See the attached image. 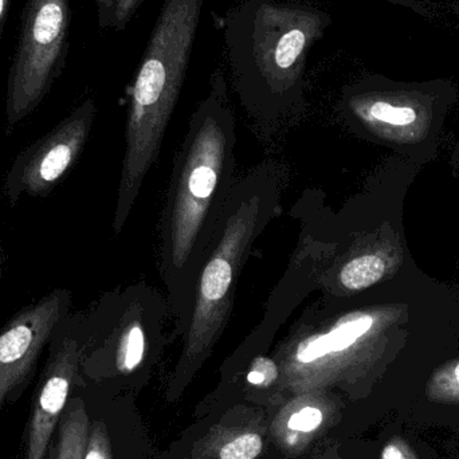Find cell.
Listing matches in <instances>:
<instances>
[{
    "instance_id": "obj_1",
    "label": "cell",
    "mask_w": 459,
    "mask_h": 459,
    "mask_svg": "<svg viewBox=\"0 0 459 459\" xmlns=\"http://www.w3.org/2000/svg\"><path fill=\"white\" fill-rule=\"evenodd\" d=\"M235 123L228 81L217 69L175 156L159 225L158 270L174 337L185 336L199 269L238 180Z\"/></svg>"
},
{
    "instance_id": "obj_2",
    "label": "cell",
    "mask_w": 459,
    "mask_h": 459,
    "mask_svg": "<svg viewBox=\"0 0 459 459\" xmlns=\"http://www.w3.org/2000/svg\"><path fill=\"white\" fill-rule=\"evenodd\" d=\"M329 24L320 8L277 0H243L228 13L232 85L266 142L304 115L307 56Z\"/></svg>"
},
{
    "instance_id": "obj_3",
    "label": "cell",
    "mask_w": 459,
    "mask_h": 459,
    "mask_svg": "<svg viewBox=\"0 0 459 459\" xmlns=\"http://www.w3.org/2000/svg\"><path fill=\"white\" fill-rule=\"evenodd\" d=\"M204 0H166L134 75L112 230L121 234L158 160L190 65Z\"/></svg>"
},
{
    "instance_id": "obj_4",
    "label": "cell",
    "mask_w": 459,
    "mask_h": 459,
    "mask_svg": "<svg viewBox=\"0 0 459 459\" xmlns=\"http://www.w3.org/2000/svg\"><path fill=\"white\" fill-rule=\"evenodd\" d=\"M283 178L280 164L264 160L235 183L196 277L179 374L198 368L228 326L243 267L258 238L280 215Z\"/></svg>"
},
{
    "instance_id": "obj_5",
    "label": "cell",
    "mask_w": 459,
    "mask_h": 459,
    "mask_svg": "<svg viewBox=\"0 0 459 459\" xmlns=\"http://www.w3.org/2000/svg\"><path fill=\"white\" fill-rule=\"evenodd\" d=\"M70 0H27L8 72L5 123L10 134L48 96L66 65Z\"/></svg>"
},
{
    "instance_id": "obj_6",
    "label": "cell",
    "mask_w": 459,
    "mask_h": 459,
    "mask_svg": "<svg viewBox=\"0 0 459 459\" xmlns=\"http://www.w3.org/2000/svg\"><path fill=\"white\" fill-rule=\"evenodd\" d=\"M86 312H67L48 340V358L35 394L27 426L23 459H45L51 437L66 409L70 388L80 371L85 351Z\"/></svg>"
},
{
    "instance_id": "obj_7",
    "label": "cell",
    "mask_w": 459,
    "mask_h": 459,
    "mask_svg": "<svg viewBox=\"0 0 459 459\" xmlns=\"http://www.w3.org/2000/svg\"><path fill=\"white\" fill-rule=\"evenodd\" d=\"M97 108L93 99L83 101L53 131L22 151L3 185V195L15 204L22 196H48L74 166L91 136Z\"/></svg>"
},
{
    "instance_id": "obj_8",
    "label": "cell",
    "mask_w": 459,
    "mask_h": 459,
    "mask_svg": "<svg viewBox=\"0 0 459 459\" xmlns=\"http://www.w3.org/2000/svg\"><path fill=\"white\" fill-rule=\"evenodd\" d=\"M72 307V291L54 289L19 310L0 329V411L23 393L53 329Z\"/></svg>"
},
{
    "instance_id": "obj_9",
    "label": "cell",
    "mask_w": 459,
    "mask_h": 459,
    "mask_svg": "<svg viewBox=\"0 0 459 459\" xmlns=\"http://www.w3.org/2000/svg\"><path fill=\"white\" fill-rule=\"evenodd\" d=\"M342 109L348 120L390 142H418L430 126L426 105L417 97L393 91L351 89L342 100Z\"/></svg>"
},
{
    "instance_id": "obj_10",
    "label": "cell",
    "mask_w": 459,
    "mask_h": 459,
    "mask_svg": "<svg viewBox=\"0 0 459 459\" xmlns=\"http://www.w3.org/2000/svg\"><path fill=\"white\" fill-rule=\"evenodd\" d=\"M394 267L387 251L375 245L355 246L342 255L336 251L318 280V291L331 301L347 299L382 282Z\"/></svg>"
},
{
    "instance_id": "obj_11",
    "label": "cell",
    "mask_w": 459,
    "mask_h": 459,
    "mask_svg": "<svg viewBox=\"0 0 459 459\" xmlns=\"http://www.w3.org/2000/svg\"><path fill=\"white\" fill-rule=\"evenodd\" d=\"M89 417L85 404L81 399H74L67 406L58 425L54 459H83L89 437Z\"/></svg>"
},
{
    "instance_id": "obj_12",
    "label": "cell",
    "mask_w": 459,
    "mask_h": 459,
    "mask_svg": "<svg viewBox=\"0 0 459 459\" xmlns=\"http://www.w3.org/2000/svg\"><path fill=\"white\" fill-rule=\"evenodd\" d=\"M429 393L438 401H459V360L447 363L436 372Z\"/></svg>"
},
{
    "instance_id": "obj_13",
    "label": "cell",
    "mask_w": 459,
    "mask_h": 459,
    "mask_svg": "<svg viewBox=\"0 0 459 459\" xmlns=\"http://www.w3.org/2000/svg\"><path fill=\"white\" fill-rule=\"evenodd\" d=\"M264 442L258 434L247 433L228 442L221 449V459H255L261 455Z\"/></svg>"
},
{
    "instance_id": "obj_14",
    "label": "cell",
    "mask_w": 459,
    "mask_h": 459,
    "mask_svg": "<svg viewBox=\"0 0 459 459\" xmlns=\"http://www.w3.org/2000/svg\"><path fill=\"white\" fill-rule=\"evenodd\" d=\"M278 367L272 358L254 356L247 372V382L256 387H269L277 380Z\"/></svg>"
},
{
    "instance_id": "obj_15",
    "label": "cell",
    "mask_w": 459,
    "mask_h": 459,
    "mask_svg": "<svg viewBox=\"0 0 459 459\" xmlns=\"http://www.w3.org/2000/svg\"><path fill=\"white\" fill-rule=\"evenodd\" d=\"M83 459H112L109 437L104 423H94L91 428Z\"/></svg>"
},
{
    "instance_id": "obj_16",
    "label": "cell",
    "mask_w": 459,
    "mask_h": 459,
    "mask_svg": "<svg viewBox=\"0 0 459 459\" xmlns=\"http://www.w3.org/2000/svg\"><path fill=\"white\" fill-rule=\"evenodd\" d=\"M324 415L321 410L316 407H305L289 420V429L299 433H312L316 429L320 428L323 423Z\"/></svg>"
},
{
    "instance_id": "obj_17",
    "label": "cell",
    "mask_w": 459,
    "mask_h": 459,
    "mask_svg": "<svg viewBox=\"0 0 459 459\" xmlns=\"http://www.w3.org/2000/svg\"><path fill=\"white\" fill-rule=\"evenodd\" d=\"M142 2L143 0H113L110 29L116 31L126 30Z\"/></svg>"
},
{
    "instance_id": "obj_18",
    "label": "cell",
    "mask_w": 459,
    "mask_h": 459,
    "mask_svg": "<svg viewBox=\"0 0 459 459\" xmlns=\"http://www.w3.org/2000/svg\"><path fill=\"white\" fill-rule=\"evenodd\" d=\"M382 459H415L409 447L401 441L390 442L382 452Z\"/></svg>"
},
{
    "instance_id": "obj_19",
    "label": "cell",
    "mask_w": 459,
    "mask_h": 459,
    "mask_svg": "<svg viewBox=\"0 0 459 459\" xmlns=\"http://www.w3.org/2000/svg\"><path fill=\"white\" fill-rule=\"evenodd\" d=\"M100 29H109L112 21L113 0H96Z\"/></svg>"
},
{
    "instance_id": "obj_20",
    "label": "cell",
    "mask_w": 459,
    "mask_h": 459,
    "mask_svg": "<svg viewBox=\"0 0 459 459\" xmlns=\"http://www.w3.org/2000/svg\"><path fill=\"white\" fill-rule=\"evenodd\" d=\"M11 0H0V43H2L3 27L10 13Z\"/></svg>"
},
{
    "instance_id": "obj_21",
    "label": "cell",
    "mask_w": 459,
    "mask_h": 459,
    "mask_svg": "<svg viewBox=\"0 0 459 459\" xmlns=\"http://www.w3.org/2000/svg\"><path fill=\"white\" fill-rule=\"evenodd\" d=\"M2 275H3L2 262H0V282H2Z\"/></svg>"
}]
</instances>
